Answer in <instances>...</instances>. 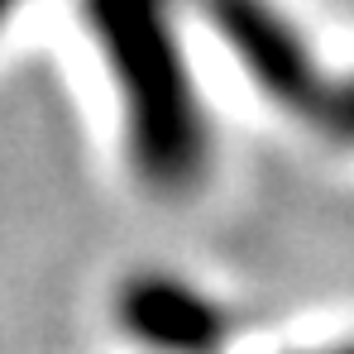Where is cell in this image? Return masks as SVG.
Instances as JSON below:
<instances>
[{
	"label": "cell",
	"mask_w": 354,
	"mask_h": 354,
	"mask_svg": "<svg viewBox=\"0 0 354 354\" xmlns=\"http://www.w3.org/2000/svg\"><path fill=\"white\" fill-rule=\"evenodd\" d=\"M91 29L115 62L124 124L139 173L158 187H192L206 168V120L173 29V0H86Z\"/></svg>",
	"instance_id": "6da1fadb"
},
{
	"label": "cell",
	"mask_w": 354,
	"mask_h": 354,
	"mask_svg": "<svg viewBox=\"0 0 354 354\" xmlns=\"http://www.w3.org/2000/svg\"><path fill=\"white\" fill-rule=\"evenodd\" d=\"M206 5L263 96H273L301 124L354 144V77H330L321 58L292 34V24L268 10V0H206Z\"/></svg>",
	"instance_id": "7a4b0ae2"
},
{
	"label": "cell",
	"mask_w": 354,
	"mask_h": 354,
	"mask_svg": "<svg viewBox=\"0 0 354 354\" xmlns=\"http://www.w3.org/2000/svg\"><path fill=\"white\" fill-rule=\"evenodd\" d=\"M129 311H134V321H139V330L149 340H163V345H173L182 354L196 350L211 335V326H216V316L206 306H196L182 288H168V283H149L134 297Z\"/></svg>",
	"instance_id": "3957f363"
},
{
	"label": "cell",
	"mask_w": 354,
	"mask_h": 354,
	"mask_svg": "<svg viewBox=\"0 0 354 354\" xmlns=\"http://www.w3.org/2000/svg\"><path fill=\"white\" fill-rule=\"evenodd\" d=\"M326 354H354V345H345V350H326Z\"/></svg>",
	"instance_id": "277c9868"
}]
</instances>
